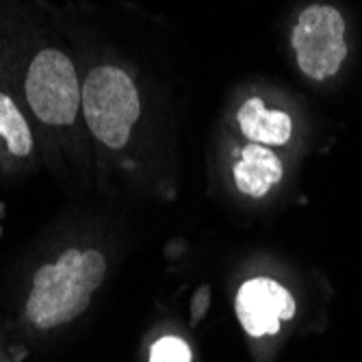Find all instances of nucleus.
<instances>
[{"mask_svg": "<svg viewBox=\"0 0 362 362\" xmlns=\"http://www.w3.org/2000/svg\"><path fill=\"white\" fill-rule=\"evenodd\" d=\"M81 109L91 137L111 152H122L141 115L139 91L117 65H98L83 83Z\"/></svg>", "mask_w": 362, "mask_h": 362, "instance_id": "nucleus-2", "label": "nucleus"}, {"mask_svg": "<svg viewBox=\"0 0 362 362\" xmlns=\"http://www.w3.org/2000/svg\"><path fill=\"white\" fill-rule=\"evenodd\" d=\"M237 189L247 197H265L284 176L280 156L258 144H250L241 150L233 168Z\"/></svg>", "mask_w": 362, "mask_h": 362, "instance_id": "nucleus-6", "label": "nucleus"}, {"mask_svg": "<svg viewBox=\"0 0 362 362\" xmlns=\"http://www.w3.org/2000/svg\"><path fill=\"white\" fill-rule=\"evenodd\" d=\"M107 254L95 245H68L40 265L28 282L22 315L30 330L52 332L78 319L103 286Z\"/></svg>", "mask_w": 362, "mask_h": 362, "instance_id": "nucleus-1", "label": "nucleus"}, {"mask_svg": "<svg viewBox=\"0 0 362 362\" xmlns=\"http://www.w3.org/2000/svg\"><path fill=\"white\" fill-rule=\"evenodd\" d=\"M150 362H191V347L180 337H160L150 347Z\"/></svg>", "mask_w": 362, "mask_h": 362, "instance_id": "nucleus-9", "label": "nucleus"}, {"mask_svg": "<svg viewBox=\"0 0 362 362\" xmlns=\"http://www.w3.org/2000/svg\"><path fill=\"white\" fill-rule=\"evenodd\" d=\"M35 154L37 144L28 119L13 98L0 91V158L11 163V170H18L28 165Z\"/></svg>", "mask_w": 362, "mask_h": 362, "instance_id": "nucleus-7", "label": "nucleus"}, {"mask_svg": "<svg viewBox=\"0 0 362 362\" xmlns=\"http://www.w3.org/2000/svg\"><path fill=\"white\" fill-rule=\"evenodd\" d=\"M291 44L300 70L313 81L334 76L347 57L345 20L330 5H310L293 26Z\"/></svg>", "mask_w": 362, "mask_h": 362, "instance_id": "nucleus-4", "label": "nucleus"}, {"mask_svg": "<svg viewBox=\"0 0 362 362\" xmlns=\"http://www.w3.org/2000/svg\"><path fill=\"white\" fill-rule=\"evenodd\" d=\"M293 295L272 278H252L237 291L235 310L243 330L252 339L274 337L280 332L284 321L295 317Z\"/></svg>", "mask_w": 362, "mask_h": 362, "instance_id": "nucleus-5", "label": "nucleus"}, {"mask_svg": "<svg viewBox=\"0 0 362 362\" xmlns=\"http://www.w3.org/2000/svg\"><path fill=\"white\" fill-rule=\"evenodd\" d=\"M24 98L46 128L68 130L76 122L83 98L72 59L57 48H42L26 65Z\"/></svg>", "mask_w": 362, "mask_h": 362, "instance_id": "nucleus-3", "label": "nucleus"}, {"mask_svg": "<svg viewBox=\"0 0 362 362\" xmlns=\"http://www.w3.org/2000/svg\"><path fill=\"white\" fill-rule=\"evenodd\" d=\"M241 133L258 146H284L293 135V119L284 111H272L260 98H250L237 113Z\"/></svg>", "mask_w": 362, "mask_h": 362, "instance_id": "nucleus-8", "label": "nucleus"}]
</instances>
